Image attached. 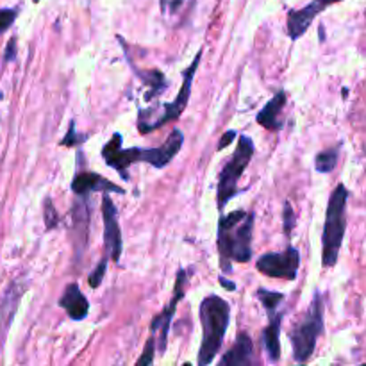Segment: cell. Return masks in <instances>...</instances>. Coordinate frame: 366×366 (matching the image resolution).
Segmentation results:
<instances>
[{
    "label": "cell",
    "mask_w": 366,
    "mask_h": 366,
    "mask_svg": "<svg viewBox=\"0 0 366 366\" xmlns=\"http://www.w3.org/2000/svg\"><path fill=\"white\" fill-rule=\"evenodd\" d=\"M256 214L232 211L224 214L218 224V252L222 270L231 274L232 263H249L252 259V231Z\"/></svg>",
    "instance_id": "obj_1"
},
{
    "label": "cell",
    "mask_w": 366,
    "mask_h": 366,
    "mask_svg": "<svg viewBox=\"0 0 366 366\" xmlns=\"http://www.w3.org/2000/svg\"><path fill=\"white\" fill-rule=\"evenodd\" d=\"M231 306L222 297L209 295L200 304V324H202V343L199 350V365L213 363L220 352L224 336L229 327Z\"/></svg>",
    "instance_id": "obj_2"
},
{
    "label": "cell",
    "mask_w": 366,
    "mask_h": 366,
    "mask_svg": "<svg viewBox=\"0 0 366 366\" xmlns=\"http://www.w3.org/2000/svg\"><path fill=\"white\" fill-rule=\"evenodd\" d=\"M347 200H349V189L345 188V184L336 186L329 197L324 234H322V264L325 268H331L338 263L347 231Z\"/></svg>",
    "instance_id": "obj_3"
},
{
    "label": "cell",
    "mask_w": 366,
    "mask_h": 366,
    "mask_svg": "<svg viewBox=\"0 0 366 366\" xmlns=\"http://www.w3.org/2000/svg\"><path fill=\"white\" fill-rule=\"evenodd\" d=\"M324 335V302L320 292L315 293L313 302L307 310L306 317L295 325L290 338L293 345V357L297 363H306L317 349L318 338Z\"/></svg>",
    "instance_id": "obj_4"
},
{
    "label": "cell",
    "mask_w": 366,
    "mask_h": 366,
    "mask_svg": "<svg viewBox=\"0 0 366 366\" xmlns=\"http://www.w3.org/2000/svg\"><path fill=\"white\" fill-rule=\"evenodd\" d=\"M254 152H256V147L254 142L249 136H242L236 147V152L232 154L231 159L224 164L220 172V177H218V188H217V197H218V207L224 209L227 206V202L231 199H234L239 193L238 189V181L243 175V172L249 167L250 159H252Z\"/></svg>",
    "instance_id": "obj_5"
},
{
    "label": "cell",
    "mask_w": 366,
    "mask_h": 366,
    "mask_svg": "<svg viewBox=\"0 0 366 366\" xmlns=\"http://www.w3.org/2000/svg\"><path fill=\"white\" fill-rule=\"evenodd\" d=\"M300 267V252L295 247H288L285 252L264 254L257 259L256 268L272 279L295 281Z\"/></svg>",
    "instance_id": "obj_6"
},
{
    "label": "cell",
    "mask_w": 366,
    "mask_h": 366,
    "mask_svg": "<svg viewBox=\"0 0 366 366\" xmlns=\"http://www.w3.org/2000/svg\"><path fill=\"white\" fill-rule=\"evenodd\" d=\"M200 59H202V50H199V54H197L195 59L192 61V64H189V66L182 71V86H181V89H179L177 97H175L170 104H164L163 114L156 118V122L152 124V131L163 127V125L168 124V122L177 120V118L184 113L186 106H188V102H189V95H192L193 77H195V71H197V68H199Z\"/></svg>",
    "instance_id": "obj_7"
},
{
    "label": "cell",
    "mask_w": 366,
    "mask_h": 366,
    "mask_svg": "<svg viewBox=\"0 0 366 366\" xmlns=\"http://www.w3.org/2000/svg\"><path fill=\"white\" fill-rule=\"evenodd\" d=\"M102 218H104V245L107 257L118 261L122 256V231L118 225V211L107 193L102 197Z\"/></svg>",
    "instance_id": "obj_8"
},
{
    "label": "cell",
    "mask_w": 366,
    "mask_h": 366,
    "mask_svg": "<svg viewBox=\"0 0 366 366\" xmlns=\"http://www.w3.org/2000/svg\"><path fill=\"white\" fill-rule=\"evenodd\" d=\"M184 286H186V270L184 268H181V270L177 272V281H175V288H174V299H172V302L164 307L163 313L154 317L152 325H150L152 335L159 331V345H157L159 354H163L164 350H167L168 331H170V324L172 320H174L175 307H177V304L181 302V299L184 297Z\"/></svg>",
    "instance_id": "obj_9"
},
{
    "label": "cell",
    "mask_w": 366,
    "mask_h": 366,
    "mask_svg": "<svg viewBox=\"0 0 366 366\" xmlns=\"http://www.w3.org/2000/svg\"><path fill=\"white\" fill-rule=\"evenodd\" d=\"M138 150L139 149H122V134L114 132L113 138L104 145L102 157L107 163V167L114 168L120 174L124 181H129V167L138 163Z\"/></svg>",
    "instance_id": "obj_10"
},
{
    "label": "cell",
    "mask_w": 366,
    "mask_h": 366,
    "mask_svg": "<svg viewBox=\"0 0 366 366\" xmlns=\"http://www.w3.org/2000/svg\"><path fill=\"white\" fill-rule=\"evenodd\" d=\"M182 142H184V134L179 129H174L167 142L159 147V149H139L138 150V161L149 163L154 168H164L181 150Z\"/></svg>",
    "instance_id": "obj_11"
},
{
    "label": "cell",
    "mask_w": 366,
    "mask_h": 366,
    "mask_svg": "<svg viewBox=\"0 0 366 366\" xmlns=\"http://www.w3.org/2000/svg\"><path fill=\"white\" fill-rule=\"evenodd\" d=\"M71 192L79 197H88L93 192H104V193H120L124 195V188L113 184L111 181H107L106 177L99 174H93V172H81L74 177L71 181Z\"/></svg>",
    "instance_id": "obj_12"
},
{
    "label": "cell",
    "mask_w": 366,
    "mask_h": 366,
    "mask_svg": "<svg viewBox=\"0 0 366 366\" xmlns=\"http://www.w3.org/2000/svg\"><path fill=\"white\" fill-rule=\"evenodd\" d=\"M324 11V7L313 0L311 4H307L302 9H293L288 13V34L292 39H299L300 36L306 34V31L310 29V25L313 24L315 18Z\"/></svg>",
    "instance_id": "obj_13"
},
{
    "label": "cell",
    "mask_w": 366,
    "mask_h": 366,
    "mask_svg": "<svg viewBox=\"0 0 366 366\" xmlns=\"http://www.w3.org/2000/svg\"><path fill=\"white\" fill-rule=\"evenodd\" d=\"M268 313V327L263 331L264 349L272 363H277L281 357V322L285 318L282 311H267Z\"/></svg>",
    "instance_id": "obj_14"
},
{
    "label": "cell",
    "mask_w": 366,
    "mask_h": 366,
    "mask_svg": "<svg viewBox=\"0 0 366 366\" xmlns=\"http://www.w3.org/2000/svg\"><path fill=\"white\" fill-rule=\"evenodd\" d=\"M59 306L66 311L68 317L75 322H81L88 317L89 313V302L82 292L79 290V286L75 285H68L66 290H64L63 297L59 300Z\"/></svg>",
    "instance_id": "obj_15"
},
{
    "label": "cell",
    "mask_w": 366,
    "mask_h": 366,
    "mask_svg": "<svg viewBox=\"0 0 366 366\" xmlns=\"http://www.w3.org/2000/svg\"><path fill=\"white\" fill-rule=\"evenodd\" d=\"M252 340L247 332H242L236 338L232 349L220 360V366H247L252 365Z\"/></svg>",
    "instance_id": "obj_16"
},
{
    "label": "cell",
    "mask_w": 366,
    "mask_h": 366,
    "mask_svg": "<svg viewBox=\"0 0 366 366\" xmlns=\"http://www.w3.org/2000/svg\"><path fill=\"white\" fill-rule=\"evenodd\" d=\"M285 104H286V93L285 92H279L270 102H267V106L257 113L256 120L257 124L263 125L264 129L268 131H279L282 127V122H281V113L285 109Z\"/></svg>",
    "instance_id": "obj_17"
},
{
    "label": "cell",
    "mask_w": 366,
    "mask_h": 366,
    "mask_svg": "<svg viewBox=\"0 0 366 366\" xmlns=\"http://www.w3.org/2000/svg\"><path fill=\"white\" fill-rule=\"evenodd\" d=\"M139 77L143 79L147 86H149V92H147L145 99L150 100L152 97H157L159 93H163V89L167 88V81H164V75L159 70H150V71H142Z\"/></svg>",
    "instance_id": "obj_18"
},
{
    "label": "cell",
    "mask_w": 366,
    "mask_h": 366,
    "mask_svg": "<svg viewBox=\"0 0 366 366\" xmlns=\"http://www.w3.org/2000/svg\"><path fill=\"white\" fill-rule=\"evenodd\" d=\"M336 163H338V150L336 149L324 150L315 157V168H317L318 174H329V172L335 170Z\"/></svg>",
    "instance_id": "obj_19"
},
{
    "label": "cell",
    "mask_w": 366,
    "mask_h": 366,
    "mask_svg": "<svg viewBox=\"0 0 366 366\" xmlns=\"http://www.w3.org/2000/svg\"><path fill=\"white\" fill-rule=\"evenodd\" d=\"M256 295H257V299L261 300V304H263L264 310L267 311L277 310V307L282 304V300H285V293L268 292V290H264V288L257 290Z\"/></svg>",
    "instance_id": "obj_20"
},
{
    "label": "cell",
    "mask_w": 366,
    "mask_h": 366,
    "mask_svg": "<svg viewBox=\"0 0 366 366\" xmlns=\"http://www.w3.org/2000/svg\"><path fill=\"white\" fill-rule=\"evenodd\" d=\"M107 259H109V257H104V259H100V263L97 264L95 270L89 274L88 282H89V286H92V288H99L100 282H102L104 275H106V270H107Z\"/></svg>",
    "instance_id": "obj_21"
},
{
    "label": "cell",
    "mask_w": 366,
    "mask_h": 366,
    "mask_svg": "<svg viewBox=\"0 0 366 366\" xmlns=\"http://www.w3.org/2000/svg\"><path fill=\"white\" fill-rule=\"evenodd\" d=\"M154 352H156V338L154 335L147 340L145 343V350H143V356L136 361L138 366H147V365H152L154 363Z\"/></svg>",
    "instance_id": "obj_22"
},
{
    "label": "cell",
    "mask_w": 366,
    "mask_h": 366,
    "mask_svg": "<svg viewBox=\"0 0 366 366\" xmlns=\"http://www.w3.org/2000/svg\"><path fill=\"white\" fill-rule=\"evenodd\" d=\"M43 207H45V209H43V217H45L46 229H54L57 225V213L56 209H54L52 200H50L49 197H46L45 202H43Z\"/></svg>",
    "instance_id": "obj_23"
},
{
    "label": "cell",
    "mask_w": 366,
    "mask_h": 366,
    "mask_svg": "<svg viewBox=\"0 0 366 366\" xmlns=\"http://www.w3.org/2000/svg\"><path fill=\"white\" fill-rule=\"evenodd\" d=\"M16 16H18L16 9H0V34L6 32L7 29L14 24Z\"/></svg>",
    "instance_id": "obj_24"
},
{
    "label": "cell",
    "mask_w": 366,
    "mask_h": 366,
    "mask_svg": "<svg viewBox=\"0 0 366 366\" xmlns=\"http://www.w3.org/2000/svg\"><path fill=\"white\" fill-rule=\"evenodd\" d=\"M84 139H86V136L77 134V132H75V122H70V127H68V132H66V136H64L63 142H61V145L74 147V145H79V143H82Z\"/></svg>",
    "instance_id": "obj_25"
},
{
    "label": "cell",
    "mask_w": 366,
    "mask_h": 366,
    "mask_svg": "<svg viewBox=\"0 0 366 366\" xmlns=\"http://www.w3.org/2000/svg\"><path fill=\"white\" fill-rule=\"evenodd\" d=\"M282 217H285V234L290 236L293 227H295V213H293L292 204L290 202H285V213H282Z\"/></svg>",
    "instance_id": "obj_26"
},
{
    "label": "cell",
    "mask_w": 366,
    "mask_h": 366,
    "mask_svg": "<svg viewBox=\"0 0 366 366\" xmlns=\"http://www.w3.org/2000/svg\"><path fill=\"white\" fill-rule=\"evenodd\" d=\"M14 57H16V38H11L9 43H7V46H6L4 61H6V63H9V61H13Z\"/></svg>",
    "instance_id": "obj_27"
},
{
    "label": "cell",
    "mask_w": 366,
    "mask_h": 366,
    "mask_svg": "<svg viewBox=\"0 0 366 366\" xmlns=\"http://www.w3.org/2000/svg\"><path fill=\"white\" fill-rule=\"evenodd\" d=\"M236 134H238V132H236V131H227V132H225V134L222 136L220 143H218V150H224L225 147H227V145H231V143L234 142Z\"/></svg>",
    "instance_id": "obj_28"
},
{
    "label": "cell",
    "mask_w": 366,
    "mask_h": 366,
    "mask_svg": "<svg viewBox=\"0 0 366 366\" xmlns=\"http://www.w3.org/2000/svg\"><path fill=\"white\" fill-rule=\"evenodd\" d=\"M317 2L325 9L327 6H332V4H336V2H342V0H317Z\"/></svg>",
    "instance_id": "obj_29"
},
{
    "label": "cell",
    "mask_w": 366,
    "mask_h": 366,
    "mask_svg": "<svg viewBox=\"0 0 366 366\" xmlns=\"http://www.w3.org/2000/svg\"><path fill=\"white\" fill-rule=\"evenodd\" d=\"M220 282H222V286H224V288H229V290H231V292H234V290H236V286L232 285V282H227V279L222 277Z\"/></svg>",
    "instance_id": "obj_30"
},
{
    "label": "cell",
    "mask_w": 366,
    "mask_h": 366,
    "mask_svg": "<svg viewBox=\"0 0 366 366\" xmlns=\"http://www.w3.org/2000/svg\"><path fill=\"white\" fill-rule=\"evenodd\" d=\"M159 2H161V11L164 13V11H167V7H168V0H159Z\"/></svg>",
    "instance_id": "obj_31"
}]
</instances>
